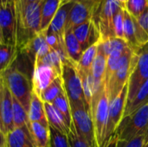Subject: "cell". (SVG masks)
Masks as SVG:
<instances>
[{"mask_svg": "<svg viewBox=\"0 0 148 147\" xmlns=\"http://www.w3.org/2000/svg\"><path fill=\"white\" fill-rule=\"evenodd\" d=\"M0 75H3L12 96L15 97L28 112L32 94L31 78L23 70L19 69L15 62Z\"/></svg>", "mask_w": 148, "mask_h": 147, "instance_id": "obj_1", "label": "cell"}, {"mask_svg": "<svg viewBox=\"0 0 148 147\" xmlns=\"http://www.w3.org/2000/svg\"><path fill=\"white\" fill-rule=\"evenodd\" d=\"M123 7L118 0H101L96 6L92 20L101 34V41L114 38V18ZM100 41V42H101Z\"/></svg>", "mask_w": 148, "mask_h": 147, "instance_id": "obj_2", "label": "cell"}, {"mask_svg": "<svg viewBox=\"0 0 148 147\" xmlns=\"http://www.w3.org/2000/svg\"><path fill=\"white\" fill-rule=\"evenodd\" d=\"M148 129V104L141 107L130 116L122 119L114 135L119 141L128 142L145 135Z\"/></svg>", "mask_w": 148, "mask_h": 147, "instance_id": "obj_3", "label": "cell"}, {"mask_svg": "<svg viewBox=\"0 0 148 147\" xmlns=\"http://www.w3.org/2000/svg\"><path fill=\"white\" fill-rule=\"evenodd\" d=\"M62 80L63 89L69 99L70 106L84 104L90 109L84 97L82 79L75 63L71 61H66L62 63Z\"/></svg>", "mask_w": 148, "mask_h": 147, "instance_id": "obj_4", "label": "cell"}, {"mask_svg": "<svg viewBox=\"0 0 148 147\" xmlns=\"http://www.w3.org/2000/svg\"><path fill=\"white\" fill-rule=\"evenodd\" d=\"M70 108L72 124L77 134L82 138L90 147H97L90 109L84 104L70 106Z\"/></svg>", "mask_w": 148, "mask_h": 147, "instance_id": "obj_5", "label": "cell"}, {"mask_svg": "<svg viewBox=\"0 0 148 147\" xmlns=\"http://www.w3.org/2000/svg\"><path fill=\"white\" fill-rule=\"evenodd\" d=\"M109 105L110 100L108 91L105 88L98 101L91 108V115L94 123L95 136L97 147H104L105 146Z\"/></svg>", "mask_w": 148, "mask_h": 147, "instance_id": "obj_6", "label": "cell"}, {"mask_svg": "<svg viewBox=\"0 0 148 147\" xmlns=\"http://www.w3.org/2000/svg\"><path fill=\"white\" fill-rule=\"evenodd\" d=\"M148 80V43L141 48L138 53V62L130 75L127 82V101L128 105L136 95L140 88ZM126 105V106H127Z\"/></svg>", "mask_w": 148, "mask_h": 147, "instance_id": "obj_7", "label": "cell"}, {"mask_svg": "<svg viewBox=\"0 0 148 147\" xmlns=\"http://www.w3.org/2000/svg\"><path fill=\"white\" fill-rule=\"evenodd\" d=\"M127 91L128 87L127 84L120 92V94L113 101H110L105 145L108 141V139L114 135V133H115L116 129L118 128L123 119L127 101Z\"/></svg>", "mask_w": 148, "mask_h": 147, "instance_id": "obj_8", "label": "cell"}, {"mask_svg": "<svg viewBox=\"0 0 148 147\" xmlns=\"http://www.w3.org/2000/svg\"><path fill=\"white\" fill-rule=\"evenodd\" d=\"M137 62L138 54H134L132 59L121 66L112 75L108 82L105 84V88L108 91L110 101H113L120 94L122 88L127 84L130 75H132Z\"/></svg>", "mask_w": 148, "mask_h": 147, "instance_id": "obj_9", "label": "cell"}, {"mask_svg": "<svg viewBox=\"0 0 148 147\" xmlns=\"http://www.w3.org/2000/svg\"><path fill=\"white\" fill-rule=\"evenodd\" d=\"M101 0H82L74 3L68 16L66 31L92 20L94 11Z\"/></svg>", "mask_w": 148, "mask_h": 147, "instance_id": "obj_10", "label": "cell"}, {"mask_svg": "<svg viewBox=\"0 0 148 147\" xmlns=\"http://www.w3.org/2000/svg\"><path fill=\"white\" fill-rule=\"evenodd\" d=\"M0 127L5 136L14 129L12 120V94L0 75Z\"/></svg>", "mask_w": 148, "mask_h": 147, "instance_id": "obj_11", "label": "cell"}, {"mask_svg": "<svg viewBox=\"0 0 148 147\" xmlns=\"http://www.w3.org/2000/svg\"><path fill=\"white\" fill-rule=\"evenodd\" d=\"M59 76L61 75L55 68L42 63H35L31 76L32 92L40 97L42 92Z\"/></svg>", "mask_w": 148, "mask_h": 147, "instance_id": "obj_12", "label": "cell"}, {"mask_svg": "<svg viewBox=\"0 0 148 147\" xmlns=\"http://www.w3.org/2000/svg\"><path fill=\"white\" fill-rule=\"evenodd\" d=\"M0 28L5 44L16 47V22L11 0L0 4Z\"/></svg>", "mask_w": 148, "mask_h": 147, "instance_id": "obj_13", "label": "cell"}, {"mask_svg": "<svg viewBox=\"0 0 148 147\" xmlns=\"http://www.w3.org/2000/svg\"><path fill=\"white\" fill-rule=\"evenodd\" d=\"M50 51L51 49L46 41V31H41L36 34L19 53L27 55L33 68V64L36 61L42 59Z\"/></svg>", "mask_w": 148, "mask_h": 147, "instance_id": "obj_14", "label": "cell"}, {"mask_svg": "<svg viewBox=\"0 0 148 147\" xmlns=\"http://www.w3.org/2000/svg\"><path fill=\"white\" fill-rule=\"evenodd\" d=\"M75 36L81 44L82 51L97 44L101 41V34L93 20L82 23L72 29Z\"/></svg>", "mask_w": 148, "mask_h": 147, "instance_id": "obj_15", "label": "cell"}, {"mask_svg": "<svg viewBox=\"0 0 148 147\" xmlns=\"http://www.w3.org/2000/svg\"><path fill=\"white\" fill-rule=\"evenodd\" d=\"M73 5H74V2H68V3H62L56 16H54L49 29L46 31L56 35L62 41H64V36L66 32V23H67L69 14Z\"/></svg>", "mask_w": 148, "mask_h": 147, "instance_id": "obj_16", "label": "cell"}, {"mask_svg": "<svg viewBox=\"0 0 148 147\" xmlns=\"http://www.w3.org/2000/svg\"><path fill=\"white\" fill-rule=\"evenodd\" d=\"M27 126L34 147H50V130L49 124L29 121Z\"/></svg>", "mask_w": 148, "mask_h": 147, "instance_id": "obj_17", "label": "cell"}, {"mask_svg": "<svg viewBox=\"0 0 148 147\" xmlns=\"http://www.w3.org/2000/svg\"><path fill=\"white\" fill-rule=\"evenodd\" d=\"M44 108L49 126L58 132L68 135L70 131V127L63 115L52 105V103L44 102Z\"/></svg>", "mask_w": 148, "mask_h": 147, "instance_id": "obj_18", "label": "cell"}, {"mask_svg": "<svg viewBox=\"0 0 148 147\" xmlns=\"http://www.w3.org/2000/svg\"><path fill=\"white\" fill-rule=\"evenodd\" d=\"M6 147H34L28 126L14 128L6 135Z\"/></svg>", "mask_w": 148, "mask_h": 147, "instance_id": "obj_19", "label": "cell"}, {"mask_svg": "<svg viewBox=\"0 0 148 147\" xmlns=\"http://www.w3.org/2000/svg\"><path fill=\"white\" fill-rule=\"evenodd\" d=\"M62 4V0H42L41 2V31H46L58 9Z\"/></svg>", "mask_w": 148, "mask_h": 147, "instance_id": "obj_20", "label": "cell"}, {"mask_svg": "<svg viewBox=\"0 0 148 147\" xmlns=\"http://www.w3.org/2000/svg\"><path fill=\"white\" fill-rule=\"evenodd\" d=\"M28 117H29V121L49 124L45 113L44 102L41 100L39 96H37L33 92L31 94V100L28 111Z\"/></svg>", "mask_w": 148, "mask_h": 147, "instance_id": "obj_21", "label": "cell"}, {"mask_svg": "<svg viewBox=\"0 0 148 147\" xmlns=\"http://www.w3.org/2000/svg\"><path fill=\"white\" fill-rule=\"evenodd\" d=\"M124 41L127 42V46L135 53L138 54L141 49V47L139 45L135 32H134V25L133 17L129 15V13L124 9Z\"/></svg>", "mask_w": 148, "mask_h": 147, "instance_id": "obj_22", "label": "cell"}, {"mask_svg": "<svg viewBox=\"0 0 148 147\" xmlns=\"http://www.w3.org/2000/svg\"><path fill=\"white\" fill-rule=\"evenodd\" d=\"M64 44H65V49H66V53L68 55L69 59L72 62L77 64L83 51L82 49L81 44L79 43L78 40L76 39V37L75 36L71 29L67 30L65 32Z\"/></svg>", "mask_w": 148, "mask_h": 147, "instance_id": "obj_23", "label": "cell"}, {"mask_svg": "<svg viewBox=\"0 0 148 147\" xmlns=\"http://www.w3.org/2000/svg\"><path fill=\"white\" fill-rule=\"evenodd\" d=\"M147 104H148V80L146 81L144 84L140 88L133 101L126 106L123 119L130 116L141 107Z\"/></svg>", "mask_w": 148, "mask_h": 147, "instance_id": "obj_24", "label": "cell"}, {"mask_svg": "<svg viewBox=\"0 0 148 147\" xmlns=\"http://www.w3.org/2000/svg\"><path fill=\"white\" fill-rule=\"evenodd\" d=\"M19 55L18 49L13 45H0V74L13 65Z\"/></svg>", "mask_w": 148, "mask_h": 147, "instance_id": "obj_25", "label": "cell"}, {"mask_svg": "<svg viewBox=\"0 0 148 147\" xmlns=\"http://www.w3.org/2000/svg\"><path fill=\"white\" fill-rule=\"evenodd\" d=\"M98 43L88 48L85 51H83L79 62L76 64V68L79 73H91L92 65L97 55Z\"/></svg>", "mask_w": 148, "mask_h": 147, "instance_id": "obj_26", "label": "cell"}, {"mask_svg": "<svg viewBox=\"0 0 148 147\" xmlns=\"http://www.w3.org/2000/svg\"><path fill=\"white\" fill-rule=\"evenodd\" d=\"M12 120L14 128L23 127L28 125L29 117L28 112L22 104L12 96Z\"/></svg>", "mask_w": 148, "mask_h": 147, "instance_id": "obj_27", "label": "cell"}, {"mask_svg": "<svg viewBox=\"0 0 148 147\" xmlns=\"http://www.w3.org/2000/svg\"><path fill=\"white\" fill-rule=\"evenodd\" d=\"M62 92H64L62 80V76H59L42 92L40 98L43 102L52 103Z\"/></svg>", "mask_w": 148, "mask_h": 147, "instance_id": "obj_28", "label": "cell"}, {"mask_svg": "<svg viewBox=\"0 0 148 147\" xmlns=\"http://www.w3.org/2000/svg\"><path fill=\"white\" fill-rule=\"evenodd\" d=\"M128 46L124 40L116 37L110 38L105 41H101L98 43V49H100L107 57L111 53L117 50H124Z\"/></svg>", "mask_w": 148, "mask_h": 147, "instance_id": "obj_29", "label": "cell"}, {"mask_svg": "<svg viewBox=\"0 0 148 147\" xmlns=\"http://www.w3.org/2000/svg\"><path fill=\"white\" fill-rule=\"evenodd\" d=\"M52 105L63 115L69 127L72 125V115H71V108L69 99L65 94V91L62 92L53 102Z\"/></svg>", "mask_w": 148, "mask_h": 147, "instance_id": "obj_30", "label": "cell"}, {"mask_svg": "<svg viewBox=\"0 0 148 147\" xmlns=\"http://www.w3.org/2000/svg\"><path fill=\"white\" fill-rule=\"evenodd\" d=\"M35 63H42V64L49 66V67L55 68L59 73V75L62 76V59L61 55L57 51H56V50L51 49V51L48 55H46L42 59L36 61L34 62V64Z\"/></svg>", "mask_w": 148, "mask_h": 147, "instance_id": "obj_31", "label": "cell"}, {"mask_svg": "<svg viewBox=\"0 0 148 147\" xmlns=\"http://www.w3.org/2000/svg\"><path fill=\"white\" fill-rule=\"evenodd\" d=\"M79 75L82 79L83 94H84L86 102L88 105V107H90L92 100H93V96H94V92H95V82H94V78H93L92 73H88V74L79 73Z\"/></svg>", "mask_w": 148, "mask_h": 147, "instance_id": "obj_32", "label": "cell"}, {"mask_svg": "<svg viewBox=\"0 0 148 147\" xmlns=\"http://www.w3.org/2000/svg\"><path fill=\"white\" fill-rule=\"evenodd\" d=\"M124 9L131 16L138 19L148 9V0H127Z\"/></svg>", "mask_w": 148, "mask_h": 147, "instance_id": "obj_33", "label": "cell"}, {"mask_svg": "<svg viewBox=\"0 0 148 147\" xmlns=\"http://www.w3.org/2000/svg\"><path fill=\"white\" fill-rule=\"evenodd\" d=\"M50 147H70L68 135L63 134L49 126Z\"/></svg>", "mask_w": 148, "mask_h": 147, "instance_id": "obj_34", "label": "cell"}, {"mask_svg": "<svg viewBox=\"0 0 148 147\" xmlns=\"http://www.w3.org/2000/svg\"><path fill=\"white\" fill-rule=\"evenodd\" d=\"M124 9L121 10L114 18V33L116 38L124 40Z\"/></svg>", "mask_w": 148, "mask_h": 147, "instance_id": "obj_35", "label": "cell"}, {"mask_svg": "<svg viewBox=\"0 0 148 147\" xmlns=\"http://www.w3.org/2000/svg\"><path fill=\"white\" fill-rule=\"evenodd\" d=\"M68 139L70 147H90V146L82 138H81L77 134L73 124L70 126V131L68 134Z\"/></svg>", "mask_w": 148, "mask_h": 147, "instance_id": "obj_36", "label": "cell"}, {"mask_svg": "<svg viewBox=\"0 0 148 147\" xmlns=\"http://www.w3.org/2000/svg\"><path fill=\"white\" fill-rule=\"evenodd\" d=\"M145 135H141L128 142L118 141L117 147H145Z\"/></svg>", "mask_w": 148, "mask_h": 147, "instance_id": "obj_37", "label": "cell"}, {"mask_svg": "<svg viewBox=\"0 0 148 147\" xmlns=\"http://www.w3.org/2000/svg\"><path fill=\"white\" fill-rule=\"evenodd\" d=\"M137 21L148 35V9L137 19Z\"/></svg>", "mask_w": 148, "mask_h": 147, "instance_id": "obj_38", "label": "cell"}, {"mask_svg": "<svg viewBox=\"0 0 148 147\" xmlns=\"http://www.w3.org/2000/svg\"><path fill=\"white\" fill-rule=\"evenodd\" d=\"M118 141H119V140H118L117 136L114 134V135L108 139V141L106 143V145H105V146L104 147H117Z\"/></svg>", "mask_w": 148, "mask_h": 147, "instance_id": "obj_39", "label": "cell"}, {"mask_svg": "<svg viewBox=\"0 0 148 147\" xmlns=\"http://www.w3.org/2000/svg\"><path fill=\"white\" fill-rule=\"evenodd\" d=\"M0 147H6V136L0 127Z\"/></svg>", "mask_w": 148, "mask_h": 147, "instance_id": "obj_40", "label": "cell"}, {"mask_svg": "<svg viewBox=\"0 0 148 147\" xmlns=\"http://www.w3.org/2000/svg\"><path fill=\"white\" fill-rule=\"evenodd\" d=\"M22 1H23V6H24V8H25L28 4H29V3H31L37 2V1H41V0H22Z\"/></svg>", "mask_w": 148, "mask_h": 147, "instance_id": "obj_41", "label": "cell"}, {"mask_svg": "<svg viewBox=\"0 0 148 147\" xmlns=\"http://www.w3.org/2000/svg\"><path fill=\"white\" fill-rule=\"evenodd\" d=\"M1 44H5V42H4V39H3V36L2 29L0 28V45Z\"/></svg>", "mask_w": 148, "mask_h": 147, "instance_id": "obj_42", "label": "cell"}, {"mask_svg": "<svg viewBox=\"0 0 148 147\" xmlns=\"http://www.w3.org/2000/svg\"><path fill=\"white\" fill-rule=\"evenodd\" d=\"M145 137H146V140H145V147H148V129L145 134Z\"/></svg>", "mask_w": 148, "mask_h": 147, "instance_id": "obj_43", "label": "cell"}, {"mask_svg": "<svg viewBox=\"0 0 148 147\" xmlns=\"http://www.w3.org/2000/svg\"><path fill=\"white\" fill-rule=\"evenodd\" d=\"M119 1V3L121 4V6L123 7V9L125 8V4H126V3H127V0H118Z\"/></svg>", "mask_w": 148, "mask_h": 147, "instance_id": "obj_44", "label": "cell"}, {"mask_svg": "<svg viewBox=\"0 0 148 147\" xmlns=\"http://www.w3.org/2000/svg\"><path fill=\"white\" fill-rule=\"evenodd\" d=\"M77 1H82V0H62V3H68V2H77Z\"/></svg>", "mask_w": 148, "mask_h": 147, "instance_id": "obj_45", "label": "cell"}, {"mask_svg": "<svg viewBox=\"0 0 148 147\" xmlns=\"http://www.w3.org/2000/svg\"><path fill=\"white\" fill-rule=\"evenodd\" d=\"M9 0H0V4H3V3H6Z\"/></svg>", "mask_w": 148, "mask_h": 147, "instance_id": "obj_46", "label": "cell"}]
</instances>
